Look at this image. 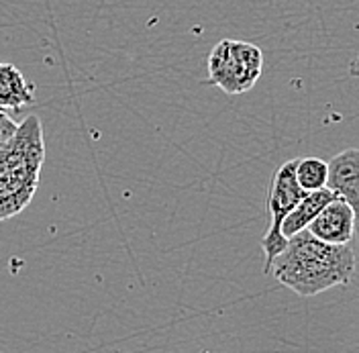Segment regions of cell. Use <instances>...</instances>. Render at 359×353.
I'll list each match as a JSON object with an SVG mask.
<instances>
[{"mask_svg": "<svg viewBox=\"0 0 359 353\" xmlns=\"http://www.w3.org/2000/svg\"><path fill=\"white\" fill-rule=\"evenodd\" d=\"M269 272L298 296H316L335 286H347L353 280L355 251L349 243L331 245L304 229L288 239Z\"/></svg>", "mask_w": 359, "mask_h": 353, "instance_id": "obj_1", "label": "cell"}, {"mask_svg": "<svg viewBox=\"0 0 359 353\" xmlns=\"http://www.w3.org/2000/svg\"><path fill=\"white\" fill-rule=\"evenodd\" d=\"M264 72V53L257 45L224 39L208 55V78L229 96L245 94Z\"/></svg>", "mask_w": 359, "mask_h": 353, "instance_id": "obj_3", "label": "cell"}, {"mask_svg": "<svg viewBox=\"0 0 359 353\" xmlns=\"http://www.w3.org/2000/svg\"><path fill=\"white\" fill-rule=\"evenodd\" d=\"M337 197L331 192V190H327V188H320V190H314V192H306L302 200L292 208L290 213H288V217L284 219L282 222V235L286 237V239H290L294 237L296 233H300V231H304L311 221H313L314 217L331 202V200H335Z\"/></svg>", "mask_w": 359, "mask_h": 353, "instance_id": "obj_8", "label": "cell"}, {"mask_svg": "<svg viewBox=\"0 0 359 353\" xmlns=\"http://www.w3.org/2000/svg\"><path fill=\"white\" fill-rule=\"evenodd\" d=\"M294 166H296V159L282 164L276 170L273 178H271V186H269L268 194V211L271 222H269L266 235L262 237V249L266 253V267H264L266 274H269L276 255L282 253L286 243H288V239L282 235V222L288 217L292 208L306 194L296 182Z\"/></svg>", "mask_w": 359, "mask_h": 353, "instance_id": "obj_4", "label": "cell"}, {"mask_svg": "<svg viewBox=\"0 0 359 353\" xmlns=\"http://www.w3.org/2000/svg\"><path fill=\"white\" fill-rule=\"evenodd\" d=\"M45 161L43 123L25 116L11 141L0 147V221L21 215L39 188Z\"/></svg>", "mask_w": 359, "mask_h": 353, "instance_id": "obj_2", "label": "cell"}, {"mask_svg": "<svg viewBox=\"0 0 359 353\" xmlns=\"http://www.w3.org/2000/svg\"><path fill=\"white\" fill-rule=\"evenodd\" d=\"M294 176L304 192H314L327 184V161L318 157H298L294 166Z\"/></svg>", "mask_w": 359, "mask_h": 353, "instance_id": "obj_9", "label": "cell"}, {"mask_svg": "<svg viewBox=\"0 0 359 353\" xmlns=\"http://www.w3.org/2000/svg\"><path fill=\"white\" fill-rule=\"evenodd\" d=\"M17 127H19V123H15L8 112L0 111V147H4L11 141V137L15 135Z\"/></svg>", "mask_w": 359, "mask_h": 353, "instance_id": "obj_10", "label": "cell"}, {"mask_svg": "<svg viewBox=\"0 0 359 353\" xmlns=\"http://www.w3.org/2000/svg\"><path fill=\"white\" fill-rule=\"evenodd\" d=\"M306 231L320 241L347 245L355 235V208H351L345 200H331L311 221Z\"/></svg>", "mask_w": 359, "mask_h": 353, "instance_id": "obj_5", "label": "cell"}, {"mask_svg": "<svg viewBox=\"0 0 359 353\" xmlns=\"http://www.w3.org/2000/svg\"><path fill=\"white\" fill-rule=\"evenodd\" d=\"M327 190L337 199L345 200L351 208H358L359 200V149L349 147L327 161Z\"/></svg>", "mask_w": 359, "mask_h": 353, "instance_id": "obj_6", "label": "cell"}, {"mask_svg": "<svg viewBox=\"0 0 359 353\" xmlns=\"http://www.w3.org/2000/svg\"><path fill=\"white\" fill-rule=\"evenodd\" d=\"M37 86L15 64L0 62V111H21L35 102Z\"/></svg>", "mask_w": 359, "mask_h": 353, "instance_id": "obj_7", "label": "cell"}]
</instances>
